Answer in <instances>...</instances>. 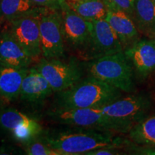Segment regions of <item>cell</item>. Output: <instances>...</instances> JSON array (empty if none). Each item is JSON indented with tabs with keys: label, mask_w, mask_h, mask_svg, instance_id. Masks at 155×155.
Listing matches in <instances>:
<instances>
[{
	"label": "cell",
	"mask_w": 155,
	"mask_h": 155,
	"mask_svg": "<svg viewBox=\"0 0 155 155\" xmlns=\"http://www.w3.org/2000/svg\"><path fill=\"white\" fill-rule=\"evenodd\" d=\"M154 1H155V0H154Z\"/></svg>",
	"instance_id": "cell-27"
},
{
	"label": "cell",
	"mask_w": 155,
	"mask_h": 155,
	"mask_svg": "<svg viewBox=\"0 0 155 155\" xmlns=\"http://www.w3.org/2000/svg\"><path fill=\"white\" fill-rule=\"evenodd\" d=\"M129 135L136 144L155 146V114L145 117L134 125Z\"/></svg>",
	"instance_id": "cell-19"
},
{
	"label": "cell",
	"mask_w": 155,
	"mask_h": 155,
	"mask_svg": "<svg viewBox=\"0 0 155 155\" xmlns=\"http://www.w3.org/2000/svg\"><path fill=\"white\" fill-rule=\"evenodd\" d=\"M42 55L45 59L65 57L62 18L60 10L44 8L38 16Z\"/></svg>",
	"instance_id": "cell-5"
},
{
	"label": "cell",
	"mask_w": 155,
	"mask_h": 155,
	"mask_svg": "<svg viewBox=\"0 0 155 155\" xmlns=\"http://www.w3.org/2000/svg\"><path fill=\"white\" fill-rule=\"evenodd\" d=\"M66 2L78 15L89 22L105 19L107 14L104 0H66Z\"/></svg>",
	"instance_id": "cell-17"
},
{
	"label": "cell",
	"mask_w": 155,
	"mask_h": 155,
	"mask_svg": "<svg viewBox=\"0 0 155 155\" xmlns=\"http://www.w3.org/2000/svg\"><path fill=\"white\" fill-rule=\"evenodd\" d=\"M151 108V101L143 94L121 97L115 101L101 107L102 111L114 119L136 124L147 116Z\"/></svg>",
	"instance_id": "cell-9"
},
{
	"label": "cell",
	"mask_w": 155,
	"mask_h": 155,
	"mask_svg": "<svg viewBox=\"0 0 155 155\" xmlns=\"http://www.w3.org/2000/svg\"><path fill=\"white\" fill-rule=\"evenodd\" d=\"M151 38H152V39H153V40H155V28L153 30L152 32H151V33L149 35Z\"/></svg>",
	"instance_id": "cell-26"
},
{
	"label": "cell",
	"mask_w": 155,
	"mask_h": 155,
	"mask_svg": "<svg viewBox=\"0 0 155 155\" xmlns=\"http://www.w3.org/2000/svg\"><path fill=\"white\" fill-rule=\"evenodd\" d=\"M85 66L88 76L96 78L121 91H134V72L124 51L89 61Z\"/></svg>",
	"instance_id": "cell-4"
},
{
	"label": "cell",
	"mask_w": 155,
	"mask_h": 155,
	"mask_svg": "<svg viewBox=\"0 0 155 155\" xmlns=\"http://www.w3.org/2000/svg\"><path fill=\"white\" fill-rule=\"evenodd\" d=\"M32 61L10 31L0 32V63L16 68H28Z\"/></svg>",
	"instance_id": "cell-13"
},
{
	"label": "cell",
	"mask_w": 155,
	"mask_h": 155,
	"mask_svg": "<svg viewBox=\"0 0 155 155\" xmlns=\"http://www.w3.org/2000/svg\"><path fill=\"white\" fill-rule=\"evenodd\" d=\"M40 123L35 118L13 108H7L0 111V128L12 132L15 129L24 125H38Z\"/></svg>",
	"instance_id": "cell-20"
},
{
	"label": "cell",
	"mask_w": 155,
	"mask_h": 155,
	"mask_svg": "<svg viewBox=\"0 0 155 155\" xmlns=\"http://www.w3.org/2000/svg\"><path fill=\"white\" fill-rule=\"evenodd\" d=\"M40 137L61 155L86 154L104 147L120 148L124 144L114 133L81 127L43 131Z\"/></svg>",
	"instance_id": "cell-1"
},
{
	"label": "cell",
	"mask_w": 155,
	"mask_h": 155,
	"mask_svg": "<svg viewBox=\"0 0 155 155\" xmlns=\"http://www.w3.org/2000/svg\"><path fill=\"white\" fill-rule=\"evenodd\" d=\"M54 93L48 81L35 67L30 68L21 86L19 98L23 102L38 105Z\"/></svg>",
	"instance_id": "cell-12"
},
{
	"label": "cell",
	"mask_w": 155,
	"mask_h": 155,
	"mask_svg": "<svg viewBox=\"0 0 155 155\" xmlns=\"http://www.w3.org/2000/svg\"><path fill=\"white\" fill-rule=\"evenodd\" d=\"M44 7L35 5L30 0H0V20L11 22L25 16H37Z\"/></svg>",
	"instance_id": "cell-16"
},
{
	"label": "cell",
	"mask_w": 155,
	"mask_h": 155,
	"mask_svg": "<svg viewBox=\"0 0 155 155\" xmlns=\"http://www.w3.org/2000/svg\"><path fill=\"white\" fill-rule=\"evenodd\" d=\"M25 152L29 155H61L48 146L40 137L23 144Z\"/></svg>",
	"instance_id": "cell-21"
},
{
	"label": "cell",
	"mask_w": 155,
	"mask_h": 155,
	"mask_svg": "<svg viewBox=\"0 0 155 155\" xmlns=\"http://www.w3.org/2000/svg\"><path fill=\"white\" fill-rule=\"evenodd\" d=\"M49 118L61 124L96 129L112 133H129L132 124L108 116L101 108L53 109L48 114Z\"/></svg>",
	"instance_id": "cell-3"
},
{
	"label": "cell",
	"mask_w": 155,
	"mask_h": 155,
	"mask_svg": "<svg viewBox=\"0 0 155 155\" xmlns=\"http://www.w3.org/2000/svg\"><path fill=\"white\" fill-rule=\"evenodd\" d=\"M124 52L134 72L141 80L155 72L154 40H138Z\"/></svg>",
	"instance_id": "cell-11"
},
{
	"label": "cell",
	"mask_w": 155,
	"mask_h": 155,
	"mask_svg": "<svg viewBox=\"0 0 155 155\" xmlns=\"http://www.w3.org/2000/svg\"><path fill=\"white\" fill-rule=\"evenodd\" d=\"M48 81L54 93L66 90L82 79L83 65L77 60L42 58L35 66Z\"/></svg>",
	"instance_id": "cell-6"
},
{
	"label": "cell",
	"mask_w": 155,
	"mask_h": 155,
	"mask_svg": "<svg viewBox=\"0 0 155 155\" xmlns=\"http://www.w3.org/2000/svg\"><path fill=\"white\" fill-rule=\"evenodd\" d=\"M91 22V38L83 60L89 61L124 51L119 38L106 19Z\"/></svg>",
	"instance_id": "cell-8"
},
{
	"label": "cell",
	"mask_w": 155,
	"mask_h": 155,
	"mask_svg": "<svg viewBox=\"0 0 155 155\" xmlns=\"http://www.w3.org/2000/svg\"><path fill=\"white\" fill-rule=\"evenodd\" d=\"M105 19L117 35L124 50L138 40L139 32L137 25L132 18L124 12L119 9H107Z\"/></svg>",
	"instance_id": "cell-14"
},
{
	"label": "cell",
	"mask_w": 155,
	"mask_h": 155,
	"mask_svg": "<svg viewBox=\"0 0 155 155\" xmlns=\"http://www.w3.org/2000/svg\"><path fill=\"white\" fill-rule=\"evenodd\" d=\"M60 12L65 48L83 58L90 41L91 22L78 15L67 2L63 5Z\"/></svg>",
	"instance_id": "cell-7"
},
{
	"label": "cell",
	"mask_w": 155,
	"mask_h": 155,
	"mask_svg": "<svg viewBox=\"0 0 155 155\" xmlns=\"http://www.w3.org/2000/svg\"><path fill=\"white\" fill-rule=\"evenodd\" d=\"M133 18L139 30L150 35L155 28L154 0H135Z\"/></svg>",
	"instance_id": "cell-18"
},
{
	"label": "cell",
	"mask_w": 155,
	"mask_h": 155,
	"mask_svg": "<svg viewBox=\"0 0 155 155\" xmlns=\"http://www.w3.org/2000/svg\"><path fill=\"white\" fill-rule=\"evenodd\" d=\"M28 68H16L0 63V96L11 101L19 98Z\"/></svg>",
	"instance_id": "cell-15"
},
{
	"label": "cell",
	"mask_w": 155,
	"mask_h": 155,
	"mask_svg": "<svg viewBox=\"0 0 155 155\" xmlns=\"http://www.w3.org/2000/svg\"><path fill=\"white\" fill-rule=\"evenodd\" d=\"M38 16L30 15L9 22V30L32 60L42 55Z\"/></svg>",
	"instance_id": "cell-10"
},
{
	"label": "cell",
	"mask_w": 155,
	"mask_h": 155,
	"mask_svg": "<svg viewBox=\"0 0 155 155\" xmlns=\"http://www.w3.org/2000/svg\"><path fill=\"white\" fill-rule=\"evenodd\" d=\"M53 109L101 108L121 97V91L96 78L88 76L55 93Z\"/></svg>",
	"instance_id": "cell-2"
},
{
	"label": "cell",
	"mask_w": 155,
	"mask_h": 155,
	"mask_svg": "<svg viewBox=\"0 0 155 155\" xmlns=\"http://www.w3.org/2000/svg\"><path fill=\"white\" fill-rule=\"evenodd\" d=\"M35 5L53 10H61L66 0H30Z\"/></svg>",
	"instance_id": "cell-23"
},
{
	"label": "cell",
	"mask_w": 155,
	"mask_h": 155,
	"mask_svg": "<svg viewBox=\"0 0 155 155\" xmlns=\"http://www.w3.org/2000/svg\"><path fill=\"white\" fill-rule=\"evenodd\" d=\"M129 152L133 154L140 155H155V146H146L141 145V147L129 146Z\"/></svg>",
	"instance_id": "cell-24"
},
{
	"label": "cell",
	"mask_w": 155,
	"mask_h": 155,
	"mask_svg": "<svg viewBox=\"0 0 155 155\" xmlns=\"http://www.w3.org/2000/svg\"><path fill=\"white\" fill-rule=\"evenodd\" d=\"M120 151L118 148L112 147H104V148L96 149L91 152H87L85 155H116L120 154Z\"/></svg>",
	"instance_id": "cell-25"
},
{
	"label": "cell",
	"mask_w": 155,
	"mask_h": 155,
	"mask_svg": "<svg viewBox=\"0 0 155 155\" xmlns=\"http://www.w3.org/2000/svg\"><path fill=\"white\" fill-rule=\"evenodd\" d=\"M104 2L107 9H119L133 18L135 0H104Z\"/></svg>",
	"instance_id": "cell-22"
}]
</instances>
